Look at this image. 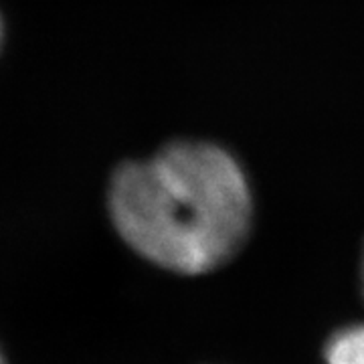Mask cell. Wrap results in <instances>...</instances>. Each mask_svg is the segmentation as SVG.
Returning <instances> with one entry per match:
<instances>
[{
	"label": "cell",
	"instance_id": "3",
	"mask_svg": "<svg viewBox=\"0 0 364 364\" xmlns=\"http://www.w3.org/2000/svg\"><path fill=\"white\" fill-rule=\"evenodd\" d=\"M360 291H363V298H364V247H363V255H360Z\"/></svg>",
	"mask_w": 364,
	"mask_h": 364
},
{
	"label": "cell",
	"instance_id": "2",
	"mask_svg": "<svg viewBox=\"0 0 364 364\" xmlns=\"http://www.w3.org/2000/svg\"><path fill=\"white\" fill-rule=\"evenodd\" d=\"M324 364H364V322L338 326L324 342Z\"/></svg>",
	"mask_w": 364,
	"mask_h": 364
},
{
	"label": "cell",
	"instance_id": "4",
	"mask_svg": "<svg viewBox=\"0 0 364 364\" xmlns=\"http://www.w3.org/2000/svg\"><path fill=\"white\" fill-rule=\"evenodd\" d=\"M0 364H9V363H6V356H4V352H2V348H0Z\"/></svg>",
	"mask_w": 364,
	"mask_h": 364
},
{
	"label": "cell",
	"instance_id": "1",
	"mask_svg": "<svg viewBox=\"0 0 364 364\" xmlns=\"http://www.w3.org/2000/svg\"><path fill=\"white\" fill-rule=\"evenodd\" d=\"M107 213L138 257L176 275H207L243 251L255 200L247 172L227 148L176 140L116 168Z\"/></svg>",
	"mask_w": 364,
	"mask_h": 364
}]
</instances>
